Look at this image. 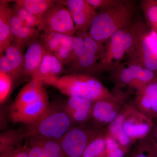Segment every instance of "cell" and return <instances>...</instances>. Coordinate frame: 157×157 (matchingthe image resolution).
<instances>
[{
	"instance_id": "1",
	"label": "cell",
	"mask_w": 157,
	"mask_h": 157,
	"mask_svg": "<svg viewBox=\"0 0 157 157\" xmlns=\"http://www.w3.org/2000/svg\"><path fill=\"white\" fill-rule=\"evenodd\" d=\"M147 30L142 21H133L130 25L113 35L105 42L104 53L97 66V73H110L123 63L125 59H128Z\"/></svg>"
},
{
	"instance_id": "2",
	"label": "cell",
	"mask_w": 157,
	"mask_h": 157,
	"mask_svg": "<svg viewBox=\"0 0 157 157\" xmlns=\"http://www.w3.org/2000/svg\"><path fill=\"white\" fill-rule=\"evenodd\" d=\"M135 11L132 1L120 0L115 6L98 12L89 34L96 41L104 43L116 33L133 22Z\"/></svg>"
},
{
	"instance_id": "3",
	"label": "cell",
	"mask_w": 157,
	"mask_h": 157,
	"mask_svg": "<svg viewBox=\"0 0 157 157\" xmlns=\"http://www.w3.org/2000/svg\"><path fill=\"white\" fill-rule=\"evenodd\" d=\"M75 126L64 105L52 104L36 121L27 124L24 135L29 138L59 141Z\"/></svg>"
},
{
	"instance_id": "4",
	"label": "cell",
	"mask_w": 157,
	"mask_h": 157,
	"mask_svg": "<svg viewBox=\"0 0 157 157\" xmlns=\"http://www.w3.org/2000/svg\"><path fill=\"white\" fill-rule=\"evenodd\" d=\"M52 86L69 97H78L94 102L115 97L98 78L87 74L72 73L62 76Z\"/></svg>"
},
{
	"instance_id": "5",
	"label": "cell",
	"mask_w": 157,
	"mask_h": 157,
	"mask_svg": "<svg viewBox=\"0 0 157 157\" xmlns=\"http://www.w3.org/2000/svg\"><path fill=\"white\" fill-rule=\"evenodd\" d=\"M109 73L117 86H128L136 91L146 85L157 81L156 73L131 62H123Z\"/></svg>"
},
{
	"instance_id": "6",
	"label": "cell",
	"mask_w": 157,
	"mask_h": 157,
	"mask_svg": "<svg viewBox=\"0 0 157 157\" xmlns=\"http://www.w3.org/2000/svg\"><path fill=\"white\" fill-rule=\"evenodd\" d=\"M84 124L73 127L59 140L64 157H82L92 140L103 130Z\"/></svg>"
},
{
	"instance_id": "7",
	"label": "cell",
	"mask_w": 157,
	"mask_h": 157,
	"mask_svg": "<svg viewBox=\"0 0 157 157\" xmlns=\"http://www.w3.org/2000/svg\"><path fill=\"white\" fill-rule=\"evenodd\" d=\"M84 39V47L75 61L70 63L73 73L93 76L104 51V43L98 42L88 33H79Z\"/></svg>"
},
{
	"instance_id": "8",
	"label": "cell",
	"mask_w": 157,
	"mask_h": 157,
	"mask_svg": "<svg viewBox=\"0 0 157 157\" xmlns=\"http://www.w3.org/2000/svg\"><path fill=\"white\" fill-rule=\"evenodd\" d=\"M41 31L43 33H56L75 36L76 33L75 24L63 1H57L42 16Z\"/></svg>"
},
{
	"instance_id": "9",
	"label": "cell",
	"mask_w": 157,
	"mask_h": 157,
	"mask_svg": "<svg viewBox=\"0 0 157 157\" xmlns=\"http://www.w3.org/2000/svg\"><path fill=\"white\" fill-rule=\"evenodd\" d=\"M127 62L140 65L157 74L156 32L152 30L145 32Z\"/></svg>"
},
{
	"instance_id": "10",
	"label": "cell",
	"mask_w": 157,
	"mask_h": 157,
	"mask_svg": "<svg viewBox=\"0 0 157 157\" xmlns=\"http://www.w3.org/2000/svg\"><path fill=\"white\" fill-rule=\"evenodd\" d=\"M154 125L153 120L136 109L133 103L128 104L123 130L133 143L148 137Z\"/></svg>"
},
{
	"instance_id": "11",
	"label": "cell",
	"mask_w": 157,
	"mask_h": 157,
	"mask_svg": "<svg viewBox=\"0 0 157 157\" xmlns=\"http://www.w3.org/2000/svg\"><path fill=\"white\" fill-rule=\"evenodd\" d=\"M40 37L46 52L57 58L63 65L68 64L73 52L74 36L50 33H43Z\"/></svg>"
},
{
	"instance_id": "12",
	"label": "cell",
	"mask_w": 157,
	"mask_h": 157,
	"mask_svg": "<svg viewBox=\"0 0 157 157\" xmlns=\"http://www.w3.org/2000/svg\"><path fill=\"white\" fill-rule=\"evenodd\" d=\"M125 104L115 96L94 102L91 119L95 128L103 130L102 128H107L119 114Z\"/></svg>"
},
{
	"instance_id": "13",
	"label": "cell",
	"mask_w": 157,
	"mask_h": 157,
	"mask_svg": "<svg viewBox=\"0 0 157 157\" xmlns=\"http://www.w3.org/2000/svg\"><path fill=\"white\" fill-rule=\"evenodd\" d=\"M63 4L70 11L76 33H88L93 20L98 13L95 9L87 0H68L63 1Z\"/></svg>"
},
{
	"instance_id": "14",
	"label": "cell",
	"mask_w": 157,
	"mask_h": 157,
	"mask_svg": "<svg viewBox=\"0 0 157 157\" xmlns=\"http://www.w3.org/2000/svg\"><path fill=\"white\" fill-rule=\"evenodd\" d=\"M48 94L37 101L16 110L10 111L11 121L14 123L29 124L36 121L47 110L49 105Z\"/></svg>"
},
{
	"instance_id": "15",
	"label": "cell",
	"mask_w": 157,
	"mask_h": 157,
	"mask_svg": "<svg viewBox=\"0 0 157 157\" xmlns=\"http://www.w3.org/2000/svg\"><path fill=\"white\" fill-rule=\"evenodd\" d=\"M136 109L149 117L157 120V81L137 90L133 103Z\"/></svg>"
},
{
	"instance_id": "16",
	"label": "cell",
	"mask_w": 157,
	"mask_h": 157,
	"mask_svg": "<svg viewBox=\"0 0 157 157\" xmlns=\"http://www.w3.org/2000/svg\"><path fill=\"white\" fill-rule=\"evenodd\" d=\"M94 103L83 98L70 97L64 107L75 124H84L91 119Z\"/></svg>"
},
{
	"instance_id": "17",
	"label": "cell",
	"mask_w": 157,
	"mask_h": 157,
	"mask_svg": "<svg viewBox=\"0 0 157 157\" xmlns=\"http://www.w3.org/2000/svg\"><path fill=\"white\" fill-rule=\"evenodd\" d=\"M43 84L39 79H32L20 90L11 104L10 111L19 109L47 94Z\"/></svg>"
},
{
	"instance_id": "18",
	"label": "cell",
	"mask_w": 157,
	"mask_h": 157,
	"mask_svg": "<svg viewBox=\"0 0 157 157\" xmlns=\"http://www.w3.org/2000/svg\"><path fill=\"white\" fill-rule=\"evenodd\" d=\"M46 51L40 40H35L28 45L24 55L23 72L32 77L36 78L39 67Z\"/></svg>"
},
{
	"instance_id": "19",
	"label": "cell",
	"mask_w": 157,
	"mask_h": 157,
	"mask_svg": "<svg viewBox=\"0 0 157 157\" xmlns=\"http://www.w3.org/2000/svg\"><path fill=\"white\" fill-rule=\"evenodd\" d=\"M11 30L13 36V41L11 44L21 50L36 40L40 32L38 29L29 27L23 24L12 11Z\"/></svg>"
},
{
	"instance_id": "20",
	"label": "cell",
	"mask_w": 157,
	"mask_h": 157,
	"mask_svg": "<svg viewBox=\"0 0 157 157\" xmlns=\"http://www.w3.org/2000/svg\"><path fill=\"white\" fill-rule=\"evenodd\" d=\"M63 65L57 58L46 52L39 67L36 79L52 86L63 71Z\"/></svg>"
},
{
	"instance_id": "21",
	"label": "cell",
	"mask_w": 157,
	"mask_h": 157,
	"mask_svg": "<svg viewBox=\"0 0 157 157\" xmlns=\"http://www.w3.org/2000/svg\"><path fill=\"white\" fill-rule=\"evenodd\" d=\"M128 109V104L124 105L117 117L104 130L105 133L115 139L128 152L134 143L124 132L123 124Z\"/></svg>"
},
{
	"instance_id": "22",
	"label": "cell",
	"mask_w": 157,
	"mask_h": 157,
	"mask_svg": "<svg viewBox=\"0 0 157 157\" xmlns=\"http://www.w3.org/2000/svg\"><path fill=\"white\" fill-rule=\"evenodd\" d=\"M9 1H0V53L3 54L13 41L11 30L12 8Z\"/></svg>"
},
{
	"instance_id": "23",
	"label": "cell",
	"mask_w": 157,
	"mask_h": 157,
	"mask_svg": "<svg viewBox=\"0 0 157 157\" xmlns=\"http://www.w3.org/2000/svg\"><path fill=\"white\" fill-rule=\"evenodd\" d=\"M52 0H17L14 2L31 14L42 18V16L56 4Z\"/></svg>"
},
{
	"instance_id": "24",
	"label": "cell",
	"mask_w": 157,
	"mask_h": 157,
	"mask_svg": "<svg viewBox=\"0 0 157 157\" xmlns=\"http://www.w3.org/2000/svg\"><path fill=\"white\" fill-rule=\"evenodd\" d=\"M129 157H157V147L155 141L150 136L139 140Z\"/></svg>"
},
{
	"instance_id": "25",
	"label": "cell",
	"mask_w": 157,
	"mask_h": 157,
	"mask_svg": "<svg viewBox=\"0 0 157 157\" xmlns=\"http://www.w3.org/2000/svg\"><path fill=\"white\" fill-rule=\"evenodd\" d=\"M106 147L105 133L103 130L90 142L82 157H104Z\"/></svg>"
},
{
	"instance_id": "26",
	"label": "cell",
	"mask_w": 157,
	"mask_h": 157,
	"mask_svg": "<svg viewBox=\"0 0 157 157\" xmlns=\"http://www.w3.org/2000/svg\"><path fill=\"white\" fill-rule=\"evenodd\" d=\"M24 137H25L24 134H20L13 130L1 134L0 137L1 155L21 146L20 143Z\"/></svg>"
},
{
	"instance_id": "27",
	"label": "cell",
	"mask_w": 157,
	"mask_h": 157,
	"mask_svg": "<svg viewBox=\"0 0 157 157\" xmlns=\"http://www.w3.org/2000/svg\"><path fill=\"white\" fill-rule=\"evenodd\" d=\"M12 11L23 24L29 27L37 28L40 31L42 25V18L31 14L16 3L12 8Z\"/></svg>"
},
{
	"instance_id": "28",
	"label": "cell",
	"mask_w": 157,
	"mask_h": 157,
	"mask_svg": "<svg viewBox=\"0 0 157 157\" xmlns=\"http://www.w3.org/2000/svg\"><path fill=\"white\" fill-rule=\"evenodd\" d=\"M22 50L11 44L6 48L4 52L5 56L9 60L18 74L23 72L24 55Z\"/></svg>"
},
{
	"instance_id": "29",
	"label": "cell",
	"mask_w": 157,
	"mask_h": 157,
	"mask_svg": "<svg viewBox=\"0 0 157 157\" xmlns=\"http://www.w3.org/2000/svg\"><path fill=\"white\" fill-rule=\"evenodd\" d=\"M141 4L147 23L154 30L157 25V0H144Z\"/></svg>"
},
{
	"instance_id": "30",
	"label": "cell",
	"mask_w": 157,
	"mask_h": 157,
	"mask_svg": "<svg viewBox=\"0 0 157 157\" xmlns=\"http://www.w3.org/2000/svg\"><path fill=\"white\" fill-rule=\"evenodd\" d=\"M33 139L42 147L48 157H64L59 141Z\"/></svg>"
},
{
	"instance_id": "31",
	"label": "cell",
	"mask_w": 157,
	"mask_h": 157,
	"mask_svg": "<svg viewBox=\"0 0 157 157\" xmlns=\"http://www.w3.org/2000/svg\"><path fill=\"white\" fill-rule=\"evenodd\" d=\"M105 135L107 147L104 157H126L128 152L113 137L105 133Z\"/></svg>"
},
{
	"instance_id": "32",
	"label": "cell",
	"mask_w": 157,
	"mask_h": 157,
	"mask_svg": "<svg viewBox=\"0 0 157 157\" xmlns=\"http://www.w3.org/2000/svg\"><path fill=\"white\" fill-rule=\"evenodd\" d=\"M13 78L10 75L0 72V103L3 104L11 93Z\"/></svg>"
},
{
	"instance_id": "33",
	"label": "cell",
	"mask_w": 157,
	"mask_h": 157,
	"mask_svg": "<svg viewBox=\"0 0 157 157\" xmlns=\"http://www.w3.org/2000/svg\"><path fill=\"white\" fill-rule=\"evenodd\" d=\"M0 72L10 75L13 79L17 78L19 76L5 55H1L0 57Z\"/></svg>"
},
{
	"instance_id": "34",
	"label": "cell",
	"mask_w": 157,
	"mask_h": 157,
	"mask_svg": "<svg viewBox=\"0 0 157 157\" xmlns=\"http://www.w3.org/2000/svg\"><path fill=\"white\" fill-rule=\"evenodd\" d=\"M28 144V151L29 157H48L44 149L36 140L29 139Z\"/></svg>"
},
{
	"instance_id": "35",
	"label": "cell",
	"mask_w": 157,
	"mask_h": 157,
	"mask_svg": "<svg viewBox=\"0 0 157 157\" xmlns=\"http://www.w3.org/2000/svg\"><path fill=\"white\" fill-rule=\"evenodd\" d=\"M96 11H103L115 6L120 2V0H87Z\"/></svg>"
},
{
	"instance_id": "36",
	"label": "cell",
	"mask_w": 157,
	"mask_h": 157,
	"mask_svg": "<svg viewBox=\"0 0 157 157\" xmlns=\"http://www.w3.org/2000/svg\"><path fill=\"white\" fill-rule=\"evenodd\" d=\"M1 157H29L28 151V144L6 152L1 155Z\"/></svg>"
},
{
	"instance_id": "37",
	"label": "cell",
	"mask_w": 157,
	"mask_h": 157,
	"mask_svg": "<svg viewBox=\"0 0 157 157\" xmlns=\"http://www.w3.org/2000/svg\"><path fill=\"white\" fill-rule=\"evenodd\" d=\"M150 136L155 142H157V124H155Z\"/></svg>"
},
{
	"instance_id": "38",
	"label": "cell",
	"mask_w": 157,
	"mask_h": 157,
	"mask_svg": "<svg viewBox=\"0 0 157 157\" xmlns=\"http://www.w3.org/2000/svg\"><path fill=\"white\" fill-rule=\"evenodd\" d=\"M153 31H155V32H156V33H157V25L155 29Z\"/></svg>"
}]
</instances>
